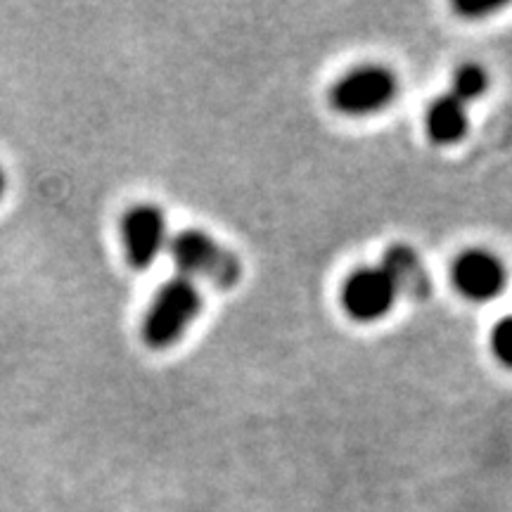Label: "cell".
Wrapping results in <instances>:
<instances>
[{"mask_svg": "<svg viewBox=\"0 0 512 512\" xmlns=\"http://www.w3.org/2000/svg\"><path fill=\"white\" fill-rule=\"evenodd\" d=\"M202 313V292L185 275L166 280L152 297L143 320V337L150 349H169L192 328Z\"/></svg>", "mask_w": 512, "mask_h": 512, "instance_id": "cell-1", "label": "cell"}, {"mask_svg": "<svg viewBox=\"0 0 512 512\" xmlns=\"http://www.w3.org/2000/svg\"><path fill=\"white\" fill-rule=\"evenodd\" d=\"M169 252L185 278L209 280L219 290H233L242 278L240 256L209 233L188 228L169 240Z\"/></svg>", "mask_w": 512, "mask_h": 512, "instance_id": "cell-2", "label": "cell"}, {"mask_svg": "<svg viewBox=\"0 0 512 512\" xmlns=\"http://www.w3.org/2000/svg\"><path fill=\"white\" fill-rule=\"evenodd\" d=\"M399 95V79L384 64H358L330 88V105L344 117H370L387 110Z\"/></svg>", "mask_w": 512, "mask_h": 512, "instance_id": "cell-3", "label": "cell"}, {"mask_svg": "<svg viewBox=\"0 0 512 512\" xmlns=\"http://www.w3.org/2000/svg\"><path fill=\"white\" fill-rule=\"evenodd\" d=\"M399 299V292L382 266H363L344 280L342 309L358 323H377L389 316Z\"/></svg>", "mask_w": 512, "mask_h": 512, "instance_id": "cell-4", "label": "cell"}, {"mask_svg": "<svg viewBox=\"0 0 512 512\" xmlns=\"http://www.w3.org/2000/svg\"><path fill=\"white\" fill-rule=\"evenodd\" d=\"M121 238H124L126 259L131 268H138V271L150 268L169 245L164 211L155 204L131 207L121 221Z\"/></svg>", "mask_w": 512, "mask_h": 512, "instance_id": "cell-5", "label": "cell"}, {"mask_svg": "<svg viewBox=\"0 0 512 512\" xmlns=\"http://www.w3.org/2000/svg\"><path fill=\"white\" fill-rule=\"evenodd\" d=\"M451 280L470 302H489L508 285V268L489 249H467L453 261Z\"/></svg>", "mask_w": 512, "mask_h": 512, "instance_id": "cell-6", "label": "cell"}, {"mask_svg": "<svg viewBox=\"0 0 512 512\" xmlns=\"http://www.w3.org/2000/svg\"><path fill=\"white\" fill-rule=\"evenodd\" d=\"M382 271L389 275L396 292L411 299H427L432 292V275L422 256L406 242L389 245L382 254Z\"/></svg>", "mask_w": 512, "mask_h": 512, "instance_id": "cell-7", "label": "cell"}, {"mask_svg": "<svg viewBox=\"0 0 512 512\" xmlns=\"http://www.w3.org/2000/svg\"><path fill=\"white\" fill-rule=\"evenodd\" d=\"M427 136L434 145L448 147L456 145L465 138L467 128H470V117H467V105L453 98L451 93L439 95L430 102L425 114Z\"/></svg>", "mask_w": 512, "mask_h": 512, "instance_id": "cell-8", "label": "cell"}, {"mask_svg": "<svg viewBox=\"0 0 512 512\" xmlns=\"http://www.w3.org/2000/svg\"><path fill=\"white\" fill-rule=\"evenodd\" d=\"M489 72L477 62H463L451 76V93L453 98H458L465 105L484 98V93L489 91Z\"/></svg>", "mask_w": 512, "mask_h": 512, "instance_id": "cell-9", "label": "cell"}, {"mask_svg": "<svg viewBox=\"0 0 512 512\" xmlns=\"http://www.w3.org/2000/svg\"><path fill=\"white\" fill-rule=\"evenodd\" d=\"M491 351L501 366L512 370V316H503L491 330Z\"/></svg>", "mask_w": 512, "mask_h": 512, "instance_id": "cell-10", "label": "cell"}, {"mask_svg": "<svg viewBox=\"0 0 512 512\" xmlns=\"http://www.w3.org/2000/svg\"><path fill=\"white\" fill-rule=\"evenodd\" d=\"M3 192H5V174L3 169H0V197H3Z\"/></svg>", "mask_w": 512, "mask_h": 512, "instance_id": "cell-11", "label": "cell"}]
</instances>
